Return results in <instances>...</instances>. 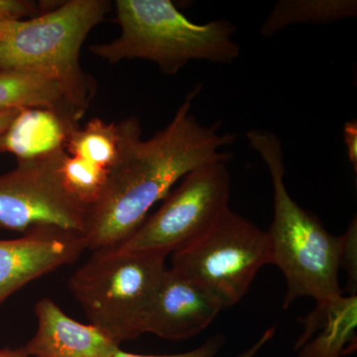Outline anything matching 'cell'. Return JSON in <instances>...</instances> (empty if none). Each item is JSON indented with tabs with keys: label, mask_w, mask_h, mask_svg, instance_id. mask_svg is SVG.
Masks as SVG:
<instances>
[{
	"label": "cell",
	"mask_w": 357,
	"mask_h": 357,
	"mask_svg": "<svg viewBox=\"0 0 357 357\" xmlns=\"http://www.w3.org/2000/svg\"><path fill=\"white\" fill-rule=\"evenodd\" d=\"M91 252L69 281L89 324L119 345L146 333L150 307L167 270V255L117 246Z\"/></svg>",
	"instance_id": "cell-5"
},
{
	"label": "cell",
	"mask_w": 357,
	"mask_h": 357,
	"mask_svg": "<svg viewBox=\"0 0 357 357\" xmlns=\"http://www.w3.org/2000/svg\"><path fill=\"white\" fill-rule=\"evenodd\" d=\"M266 264V232L229 208L201 236L174 251L171 268L196 281L225 309L243 299Z\"/></svg>",
	"instance_id": "cell-6"
},
{
	"label": "cell",
	"mask_w": 357,
	"mask_h": 357,
	"mask_svg": "<svg viewBox=\"0 0 357 357\" xmlns=\"http://www.w3.org/2000/svg\"><path fill=\"white\" fill-rule=\"evenodd\" d=\"M344 139L347 145V157L351 162L354 172H357V121L345 122L344 126Z\"/></svg>",
	"instance_id": "cell-21"
},
{
	"label": "cell",
	"mask_w": 357,
	"mask_h": 357,
	"mask_svg": "<svg viewBox=\"0 0 357 357\" xmlns=\"http://www.w3.org/2000/svg\"><path fill=\"white\" fill-rule=\"evenodd\" d=\"M0 357H29L20 349H0Z\"/></svg>",
	"instance_id": "cell-24"
},
{
	"label": "cell",
	"mask_w": 357,
	"mask_h": 357,
	"mask_svg": "<svg viewBox=\"0 0 357 357\" xmlns=\"http://www.w3.org/2000/svg\"><path fill=\"white\" fill-rule=\"evenodd\" d=\"M79 121L48 109H21L0 135V153L14 155L18 161L44 158L65 150Z\"/></svg>",
	"instance_id": "cell-13"
},
{
	"label": "cell",
	"mask_w": 357,
	"mask_h": 357,
	"mask_svg": "<svg viewBox=\"0 0 357 357\" xmlns=\"http://www.w3.org/2000/svg\"><path fill=\"white\" fill-rule=\"evenodd\" d=\"M37 15L38 6L35 2L25 0H0V21L13 22Z\"/></svg>",
	"instance_id": "cell-19"
},
{
	"label": "cell",
	"mask_w": 357,
	"mask_h": 357,
	"mask_svg": "<svg viewBox=\"0 0 357 357\" xmlns=\"http://www.w3.org/2000/svg\"><path fill=\"white\" fill-rule=\"evenodd\" d=\"M296 342L299 357H344L356 349L357 297L340 295L317 303Z\"/></svg>",
	"instance_id": "cell-12"
},
{
	"label": "cell",
	"mask_w": 357,
	"mask_h": 357,
	"mask_svg": "<svg viewBox=\"0 0 357 357\" xmlns=\"http://www.w3.org/2000/svg\"><path fill=\"white\" fill-rule=\"evenodd\" d=\"M65 150L18 161L0 175V229L25 232L55 227L84 234L88 210L66 189L60 166Z\"/></svg>",
	"instance_id": "cell-8"
},
{
	"label": "cell",
	"mask_w": 357,
	"mask_h": 357,
	"mask_svg": "<svg viewBox=\"0 0 357 357\" xmlns=\"http://www.w3.org/2000/svg\"><path fill=\"white\" fill-rule=\"evenodd\" d=\"M246 138L266 164L273 185L274 217L266 234L270 264L281 270L287 283L284 309L301 297L319 303L342 295L338 280L342 237L331 234L318 218L291 198L284 183L285 164L278 136L250 130Z\"/></svg>",
	"instance_id": "cell-2"
},
{
	"label": "cell",
	"mask_w": 357,
	"mask_h": 357,
	"mask_svg": "<svg viewBox=\"0 0 357 357\" xmlns=\"http://www.w3.org/2000/svg\"><path fill=\"white\" fill-rule=\"evenodd\" d=\"M20 110H7L0 112V135L8 128Z\"/></svg>",
	"instance_id": "cell-23"
},
{
	"label": "cell",
	"mask_w": 357,
	"mask_h": 357,
	"mask_svg": "<svg viewBox=\"0 0 357 357\" xmlns=\"http://www.w3.org/2000/svg\"><path fill=\"white\" fill-rule=\"evenodd\" d=\"M342 237V258H340V267L347 269L349 274V284L352 290H356V238L357 225L356 218H354L349 225L347 231Z\"/></svg>",
	"instance_id": "cell-18"
},
{
	"label": "cell",
	"mask_w": 357,
	"mask_h": 357,
	"mask_svg": "<svg viewBox=\"0 0 357 357\" xmlns=\"http://www.w3.org/2000/svg\"><path fill=\"white\" fill-rule=\"evenodd\" d=\"M38 328L20 347L29 357H114L121 347L95 326L70 318L49 298L35 305Z\"/></svg>",
	"instance_id": "cell-11"
},
{
	"label": "cell",
	"mask_w": 357,
	"mask_h": 357,
	"mask_svg": "<svg viewBox=\"0 0 357 357\" xmlns=\"http://www.w3.org/2000/svg\"><path fill=\"white\" fill-rule=\"evenodd\" d=\"M60 173L66 189L88 210V213L102 197L110 174L102 167L66 151L61 161Z\"/></svg>",
	"instance_id": "cell-17"
},
{
	"label": "cell",
	"mask_w": 357,
	"mask_h": 357,
	"mask_svg": "<svg viewBox=\"0 0 357 357\" xmlns=\"http://www.w3.org/2000/svg\"><path fill=\"white\" fill-rule=\"evenodd\" d=\"M141 134L137 117H129L119 123L95 117L70 133L65 151L112 172L134 143L141 139Z\"/></svg>",
	"instance_id": "cell-14"
},
{
	"label": "cell",
	"mask_w": 357,
	"mask_h": 357,
	"mask_svg": "<svg viewBox=\"0 0 357 357\" xmlns=\"http://www.w3.org/2000/svg\"><path fill=\"white\" fill-rule=\"evenodd\" d=\"M201 91V84L195 86L170 123L134 143L110 172L102 197L89 211L84 238L89 250L121 245L188 173L234 158L232 152L220 149L236 142V133L220 132L222 121L204 126L192 112Z\"/></svg>",
	"instance_id": "cell-1"
},
{
	"label": "cell",
	"mask_w": 357,
	"mask_h": 357,
	"mask_svg": "<svg viewBox=\"0 0 357 357\" xmlns=\"http://www.w3.org/2000/svg\"><path fill=\"white\" fill-rule=\"evenodd\" d=\"M10 23L11 22H3V21H0V38H1L2 35L6 32L7 27H8V25L10 24Z\"/></svg>",
	"instance_id": "cell-25"
},
{
	"label": "cell",
	"mask_w": 357,
	"mask_h": 357,
	"mask_svg": "<svg viewBox=\"0 0 357 357\" xmlns=\"http://www.w3.org/2000/svg\"><path fill=\"white\" fill-rule=\"evenodd\" d=\"M86 249L84 234L55 227L0 239V305L30 282L76 262Z\"/></svg>",
	"instance_id": "cell-9"
},
{
	"label": "cell",
	"mask_w": 357,
	"mask_h": 357,
	"mask_svg": "<svg viewBox=\"0 0 357 357\" xmlns=\"http://www.w3.org/2000/svg\"><path fill=\"white\" fill-rule=\"evenodd\" d=\"M115 7L121 35L89 47L110 64L143 59L174 76L191 61L231 64L241 53L236 25L229 20L192 22L171 0H117Z\"/></svg>",
	"instance_id": "cell-3"
},
{
	"label": "cell",
	"mask_w": 357,
	"mask_h": 357,
	"mask_svg": "<svg viewBox=\"0 0 357 357\" xmlns=\"http://www.w3.org/2000/svg\"><path fill=\"white\" fill-rule=\"evenodd\" d=\"M222 307L199 284L173 268L162 277L146 323V333L180 342L199 335Z\"/></svg>",
	"instance_id": "cell-10"
},
{
	"label": "cell",
	"mask_w": 357,
	"mask_h": 357,
	"mask_svg": "<svg viewBox=\"0 0 357 357\" xmlns=\"http://www.w3.org/2000/svg\"><path fill=\"white\" fill-rule=\"evenodd\" d=\"M27 109L56 110L77 121L84 114L57 82L28 70H0V112Z\"/></svg>",
	"instance_id": "cell-15"
},
{
	"label": "cell",
	"mask_w": 357,
	"mask_h": 357,
	"mask_svg": "<svg viewBox=\"0 0 357 357\" xmlns=\"http://www.w3.org/2000/svg\"><path fill=\"white\" fill-rule=\"evenodd\" d=\"M227 163L206 164L188 173L161 206L117 248L172 255L201 236L229 210Z\"/></svg>",
	"instance_id": "cell-7"
},
{
	"label": "cell",
	"mask_w": 357,
	"mask_h": 357,
	"mask_svg": "<svg viewBox=\"0 0 357 357\" xmlns=\"http://www.w3.org/2000/svg\"><path fill=\"white\" fill-rule=\"evenodd\" d=\"M356 15V0H280L263 22L260 34L271 38L291 25L331 24Z\"/></svg>",
	"instance_id": "cell-16"
},
{
	"label": "cell",
	"mask_w": 357,
	"mask_h": 357,
	"mask_svg": "<svg viewBox=\"0 0 357 357\" xmlns=\"http://www.w3.org/2000/svg\"><path fill=\"white\" fill-rule=\"evenodd\" d=\"M274 333L275 328H269V330H267L266 332L263 333L262 337H260L252 347H249L245 351L241 352V354H238L236 357H255L256 354H258V351L273 337Z\"/></svg>",
	"instance_id": "cell-22"
},
{
	"label": "cell",
	"mask_w": 357,
	"mask_h": 357,
	"mask_svg": "<svg viewBox=\"0 0 357 357\" xmlns=\"http://www.w3.org/2000/svg\"><path fill=\"white\" fill-rule=\"evenodd\" d=\"M222 344V338L213 337L206 340L198 349L184 352V354H173V356H141V354L123 351L119 349V351L115 352L114 357H213L220 351Z\"/></svg>",
	"instance_id": "cell-20"
},
{
	"label": "cell",
	"mask_w": 357,
	"mask_h": 357,
	"mask_svg": "<svg viewBox=\"0 0 357 357\" xmlns=\"http://www.w3.org/2000/svg\"><path fill=\"white\" fill-rule=\"evenodd\" d=\"M109 9L107 0H70L35 17L11 22L0 38V70H28L53 79L86 112L95 83L79 64V54L89 32Z\"/></svg>",
	"instance_id": "cell-4"
}]
</instances>
